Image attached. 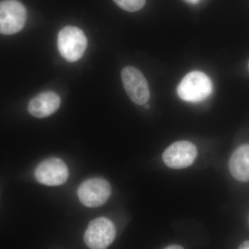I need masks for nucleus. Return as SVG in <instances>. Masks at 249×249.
Instances as JSON below:
<instances>
[{"label":"nucleus","mask_w":249,"mask_h":249,"mask_svg":"<svg viewBox=\"0 0 249 249\" xmlns=\"http://www.w3.org/2000/svg\"><path fill=\"white\" fill-rule=\"evenodd\" d=\"M213 91L212 81L201 71L190 72L178 88V96L186 102L198 103L209 97Z\"/></svg>","instance_id":"f257e3e1"},{"label":"nucleus","mask_w":249,"mask_h":249,"mask_svg":"<svg viewBox=\"0 0 249 249\" xmlns=\"http://www.w3.org/2000/svg\"><path fill=\"white\" fill-rule=\"evenodd\" d=\"M88 46L84 32L76 27H64L58 36V47L60 55L68 62L78 61L83 57Z\"/></svg>","instance_id":"f03ea898"},{"label":"nucleus","mask_w":249,"mask_h":249,"mask_svg":"<svg viewBox=\"0 0 249 249\" xmlns=\"http://www.w3.org/2000/svg\"><path fill=\"white\" fill-rule=\"evenodd\" d=\"M27 10L17 0L0 2V34L13 35L22 30L27 21Z\"/></svg>","instance_id":"7ed1b4c3"},{"label":"nucleus","mask_w":249,"mask_h":249,"mask_svg":"<svg viewBox=\"0 0 249 249\" xmlns=\"http://www.w3.org/2000/svg\"><path fill=\"white\" fill-rule=\"evenodd\" d=\"M116 229L108 218L101 217L90 222L85 232V244L90 249H106L115 239Z\"/></svg>","instance_id":"20e7f679"},{"label":"nucleus","mask_w":249,"mask_h":249,"mask_svg":"<svg viewBox=\"0 0 249 249\" xmlns=\"http://www.w3.org/2000/svg\"><path fill=\"white\" fill-rule=\"evenodd\" d=\"M111 193L110 184L103 178H91L83 181L77 191L80 202L89 208L103 206L110 197Z\"/></svg>","instance_id":"39448f33"},{"label":"nucleus","mask_w":249,"mask_h":249,"mask_svg":"<svg viewBox=\"0 0 249 249\" xmlns=\"http://www.w3.org/2000/svg\"><path fill=\"white\" fill-rule=\"evenodd\" d=\"M124 89L131 101L136 105L144 106L150 99L148 83L142 72L132 66L124 67L121 71Z\"/></svg>","instance_id":"423d86ee"},{"label":"nucleus","mask_w":249,"mask_h":249,"mask_svg":"<svg viewBox=\"0 0 249 249\" xmlns=\"http://www.w3.org/2000/svg\"><path fill=\"white\" fill-rule=\"evenodd\" d=\"M197 154V148L193 142L179 141L173 142L165 149L162 160L168 168L183 169L194 163Z\"/></svg>","instance_id":"0eeeda50"},{"label":"nucleus","mask_w":249,"mask_h":249,"mask_svg":"<svg viewBox=\"0 0 249 249\" xmlns=\"http://www.w3.org/2000/svg\"><path fill=\"white\" fill-rule=\"evenodd\" d=\"M34 175L41 184L58 186L66 182L69 170L63 160L58 157H52L40 162L36 167Z\"/></svg>","instance_id":"6e6552de"},{"label":"nucleus","mask_w":249,"mask_h":249,"mask_svg":"<svg viewBox=\"0 0 249 249\" xmlns=\"http://www.w3.org/2000/svg\"><path fill=\"white\" fill-rule=\"evenodd\" d=\"M60 96L54 91L40 93L29 101L27 109L29 114L38 119L47 118L53 114L60 106Z\"/></svg>","instance_id":"1a4fd4ad"},{"label":"nucleus","mask_w":249,"mask_h":249,"mask_svg":"<svg viewBox=\"0 0 249 249\" xmlns=\"http://www.w3.org/2000/svg\"><path fill=\"white\" fill-rule=\"evenodd\" d=\"M232 178L240 182H249V144L237 147L229 160Z\"/></svg>","instance_id":"9d476101"},{"label":"nucleus","mask_w":249,"mask_h":249,"mask_svg":"<svg viewBox=\"0 0 249 249\" xmlns=\"http://www.w3.org/2000/svg\"><path fill=\"white\" fill-rule=\"evenodd\" d=\"M121 9L128 12H136L145 6L146 0H113Z\"/></svg>","instance_id":"9b49d317"},{"label":"nucleus","mask_w":249,"mask_h":249,"mask_svg":"<svg viewBox=\"0 0 249 249\" xmlns=\"http://www.w3.org/2000/svg\"><path fill=\"white\" fill-rule=\"evenodd\" d=\"M238 249H249V240L245 241L242 242Z\"/></svg>","instance_id":"f8f14e48"},{"label":"nucleus","mask_w":249,"mask_h":249,"mask_svg":"<svg viewBox=\"0 0 249 249\" xmlns=\"http://www.w3.org/2000/svg\"><path fill=\"white\" fill-rule=\"evenodd\" d=\"M164 249H184L182 247H181V246L179 245H170L169 247H166V248Z\"/></svg>","instance_id":"ddd939ff"},{"label":"nucleus","mask_w":249,"mask_h":249,"mask_svg":"<svg viewBox=\"0 0 249 249\" xmlns=\"http://www.w3.org/2000/svg\"><path fill=\"white\" fill-rule=\"evenodd\" d=\"M188 2L191 3V4H197L200 0H186Z\"/></svg>","instance_id":"4468645a"},{"label":"nucleus","mask_w":249,"mask_h":249,"mask_svg":"<svg viewBox=\"0 0 249 249\" xmlns=\"http://www.w3.org/2000/svg\"><path fill=\"white\" fill-rule=\"evenodd\" d=\"M144 107L146 108V109H148V108L150 107V106H149V105L146 103V104L144 105Z\"/></svg>","instance_id":"2eb2a0df"},{"label":"nucleus","mask_w":249,"mask_h":249,"mask_svg":"<svg viewBox=\"0 0 249 249\" xmlns=\"http://www.w3.org/2000/svg\"></svg>","instance_id":"dca6fc26"},{"label":"nucleus","mask_w":249,"mask_h":249,"mask_svg":"<svg viewBox=\"0 0 249 249\" xmlns=\"http://www.w3.org/2000/svg\"></svg>","instance_id":"f3484780"}]
</instances>
